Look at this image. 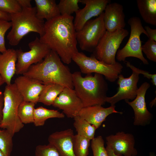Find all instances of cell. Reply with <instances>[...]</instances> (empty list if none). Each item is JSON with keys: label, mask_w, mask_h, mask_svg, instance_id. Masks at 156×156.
<instances>
[{"label": "cell", "mask_w": 156, "mask_h": 156, "mask_svg": "<svg viewBox=\"0 0 156 156\" xmlns=\"http://www.w3.org/2000/svg\"><path fill=\"white\" fill-rule=\"evenodd\" d=\"M74 17L60 15L44 23L40 41L55 51L64 63L69 64L78 51Z\"/></svg>", "instance_id": "obj_1"}, {"label": "cell", "mask_w": 156, "mask_h": 156, "mask_svg": "<svg viewBox=\"0 0 156 156\" xmlns=\"http://www.w3.org/2000/svg\"><path fill=\"white\" fill-rule=\"evenodd\" d=\"M58 55L51 50L42 61L31 65L23 75L36 79L44 84L54 83L73 89L72 73Z\"/></svg>", "instance_id": "obj_2"}, {"label": "cell", "mask_w": 156, "mask_h": 156, "mask_svg": "<svg viewBox=\"0 0 156 156\" xmlns=\"http://www.w3.org/2000/svg\"><path fill=\"white\" fill-rule=\"evenodd\" d=\"M72 78L74 90L83 107L105 104L108 88L103 75L89 74L83 77L81 72L76 71Z\"/></svg>", "instance_id": "obj_3"}, {"label": "cell", "mask_w": 156, "mask_h": 156, "mask_svg": "<svg viewBox=\"0 0 156 156\" xmlns=\"http://www.w3.org/2000/svg\"><path fill=\"white\" fill-rule=\"evenodd\" d=\"M22 8L20 12L10 14L12 28L7 38L11 46L17 45L23 38L30 32L37 33L40 37L44 33V20L36 17L35 7Z\"/></svg>", "instance_id": "obj_4"}, {"label": "cell", "mask_w": 156, "mask_h": 156, "mask_svg": "<svg viewBox=\"0 0 156 156\" xmlns=\"http://www.w3.org/2000/svg\"><path fill=\"white\" fill-rule=\"evenodd\" d=\"M3 94V117L0 128L6 129L14 135L24 126L18 114L19 106L23 101V98L14 83L6 85Z\"/></svg>", "instance_id": "obj_5"}, {"label": "cell", "mask_w": 156, "mask_h": 156, "mask_svg": "<svg viewBox=\"0 0 156 156\" xmlns=\"http://www.w3.org/2000/svg\"><path fill=\"white\" fill-rule=\"evenodd\" d=\"M72 60L79 67L81 73L86 74L93 73L100 74L111 82L118 79L123 68L119 62L108 64L99 60L92 55L89 57L79 52L74 56Z\"/></svg>", "instance_id": "obj_6"}, {"label": "cell", "mask_w": 156, "mask_h": 156, "mask_svg": "<svg viewBox=\"0 0 156 156\" xmlns=\"http://www.w3.org/2000/svg\"><path fill=\"white\" fill-rule=\"evenodd\" d=\"M126 29L113 32L106 30L92 55L97 60L108 64H115L116 56L120 44L129 35Z\"/></svg>", "instance_id": "obj_7"}, {"label": "cell", "mask_w": 156, "mask_h": 156, "mask_svg": "<svg viewBox=\"0 0 156 156\" xmlns=\"http://www.w3.org/2000/svg\"><path fill=\"white\" fill-rule=\"evenodd\" d=\"M128 23L131 28L130 37L125 46L118 50L116 59L119 61L124 62L127 57H135L140 59L144 64L148 65L149 63L143 56L142 51L140 36L144 34L147 37L148 36L141 20L139 17L133 16L128 20Z\"/></svg>", "instance_id": "obj_8"}, {"label": "cell", "mask_w": 156, "mask_h": 156, "mask_svg": "<svg viewBox=\"0 0 156 156\" xmlns=\"http://www.w3.org/2000/svg\"><path fill=\"white\" fill-rule=\"evenodd\" d=\"M104 12L95 18L87 21L76 31V38L83 51L93 52L106 31L103 20Z\"/></svg>", "instance_id": "obj_9"}, {"label": "cell", "mask_w": 156, "mask_h": 156, "mask_svg": "<svg viewBox=\"0 0 156 156\" xmlns=\"http://www.w3.org/2000/svg\"><path fill=\"white\" fill-rule=\"evenodd\" d=\"M28 46L30 50L24 52L21 49L16 50L17 62L16 74L17 75H23L31 65L42 61L51 50L49 47L42 42L37 37L29 42Z\"/></svg>", "instance_id": "obj_10"}, {"label": "cell", "mask_w": 156, "mask_h": 156, "mask_svg": "<svg viewBox=\"0 0 156 156\" xmlns=\"http://www.w3.org/2000/svg\"><path fill=\"white\" fill-rule=\"evenodd\" d=\"M131 75L125 78L121 74L118 76L117 83L118 85L116 93L111 97H107L106 102L110 104L111 106L115 105L120 101H125L134 99L137 95L138 89L137 83L139 79L140 74L133 70Z\"/></svg>", "instance_id": "obj_11"}, {"label": "cell", "mask_w": 156, "mask_h": 156, "mask_svg": "<svg viewBox=\"0 0 156 156\" xmlns=\"http://www.w3.org/2000/svg\"><path fill=\"white\" fill-rule=\"evenodd\" d=\"M150 86L149 83L144 82L138 88L134 100L125 101L133 110L134 125L145 126L149 124L152 120L153 115L147 109L145 100L146 91Z\"/></svg>", "instance_id": "obj_12"}, {"label": "cell", "mask_w": 156, "mask_h": 156, "mask_svg": "<svg viewBox=\"0 0 156 156\" xmlns=\"http://www.w3.org/2000/svg\"><path fill=\"white\" fill-rule=\"evenodd\" d=\"M52 105L62 110L68 118H74L83 107V104L73 89L64 87Z\"/></svg>", "instance_id": "obj_13"}, {"label": "cell", "mask_w": 156, "mask_h": 156, "mask_svg": "<svg viewBox=\"0 0 156 156\" xmlns=\"http://www.w3.org/2000/svg\"><path fill=\"white\" fill-rule=\"evenodd\" d=\"M110 2L109 0H80V3L85 6L75 12L73 23L76 31L80 30L92 18L98 17L104 12Z\"/></svg>", "instance_id": "obj_14"}, {"label": "cell", "mask_w": 156, "mask_h": 156, "mask_svg": "<svg viewBox=\"0 0 156 156\" xmlns=\"http://www.w3.org/2000/svg\"><path fill=\"white\" fill-rule=\"evenodd\" d=\"M107 146L114 153L123 156H136L138 152L135 147V140L130 133L119 131L106 137Z\"/></svg>", "instance_id": "obj_15"}, {"label": "cell", "mask_w": 156, "mask_h": 156, "mask_svg": "<svg viewBox=\"0 0 156 156\" xmlns=\"http://www.w3.org/2000/svg\"><path fill=\"white\" fill-rule=\"evenodd\" d=\"M14 83L23 101L32 102L36 104L38 102L39 96L44 86L42 82L23 75L16 77Z\"/></svg>", "instance_id": "obj_16"}, {"label": "cell", "mask_w": 156, "mask_h": 156, "mask_svg": "<svg viewBox=\"0 0 156 156\" xmlns=\"http://www.w3.org/2000/svg\"><path fill=\"white\" fill-rule=\"evenodd\" d=\"M74 135L71 129L55 132L49 135V144L55 148L60 156H76L73 146Z\"/></svg>", "instance_id": "obj_17"}, {"label": "cell", "mask_w": 156, "mask_h": 156, "mask_svg": "<svg viewBox=\"0 0 156 156\" xmlns=\"http://www.w3.org/2000/svg\"><path fill=\"white\" fill-rule=\"evenodd\" d=\"M104 12L103 20L106 31L113 32L124 29L125 15L123 5L118 3H109Z\"/></svg>", "instance_id": "obj_18"}, {"label": "cell", "mask_w": 156, "mask_h": 156, "mask_svg": "<svg viewBox=\"0 0 156 156\" xmlns=\"http://www.w3.org/2000/svg\"><path fill=\"white\" fill-rule=\"evenodd\" d=\"M115 107V105L110 106L105 108L102 105H96L83 107L78 115L97 129L109 115L113 113L122 114V112L116 111Z\"/></svg>", "instance_id": "obj_19"}, {"label": "cell", "mask_w": 156, "mask_h": 156, "mask_svg": "<svg viewBox=\"0 0 156 156\" xmlns=\"http://www.w3.org/2000/svg\"><path fill=\"white\" fill-rule=\"evenodd\" d=\"M17 60L16 50L9 49L0 54V76L7 85L11 83V80L16 74Z\"/></svg>", "instance_id": "obj_20"}, {"label": "cell", "mask_w": 156, "mask_h": 156, "mask_svg": "<svg viewBox=\"0 0 156 156\" xmlns=\"http://www.w3.org/2000/svg\"><path fill=\"white\" fill-rule=\"evenodd\" d=\"M36 15L39 19L47 21L61 15L55 0H35Z\"/></svg>", "instance_id": "obj_21"}, {"label": "cell", "mask_w": 156, "mask_h": 156, "mask_svg": "<svg viewBox=\"0 0 156 156\" xmlns=\"http://www.w3.org/2000/svg\"><path fill=\"white\" fill-rule=\"evenodd\" d=\"M139 12L144 22L156 25V0H137Z\"/></svg>", "instance_id": "obj_22"}, {"label": "cell", "mask_w": 156, "mask_h": 156, "mask_svg": "<svg viewBox=\"0 0 156 156\" xmlns=\"http://www.w3.org/2000/svg\"><path fill=\"white\" fill-rule=\"evenodd\" d=\"M44 85L39 96L38 102L47 106L52 105L64 87L54 83H49Z\"/></svg>", "instance_id": "obj_23"}, {"label": "cell", "mask_w": 156, "mask_h": 156, "mask_svg": "<svg viewBox=\"0 0 156 156\" xmlns=\"http://www.w3.org/2000/svg\"><path fill=\"white\" fill-rule=\"evenodd\" d=\"M64 117L65 115L63 113L57 110L40 107L34 109L33 123L36 127L42 126L48 119L53 118H62Z\"/></svg>", "instance_id": "obj_24"}, {"label": "cell", "mask_w": 156, "mask_h": 156, "mask_svg": "<svg viewBox=\"0 0 156 156\" xmlns=\"http://www.w3.org/2000/svg\"><path fill=\"white\" fill-rule=\"evenodd\" d=\"M73 126L77 134L91 140L94 137L96 128L85 119L77 115L74 118Z\"/></svg>", "instance_id": "obj_25"}, {"label": "cell", "mask_w": 156, "mask_h": 156, "mask_svg": "<svg viewBox=\"0 0 156 156\" xmlns=\"http://www.w3.org/2000/svg\"><path fill=\"white\" fill-rule=\"evenodd\" d=\"M35 104L33 102L24 101L20 104L18 109V115L24 124L33 123Z\"/></svg>", "instance_id": "obj_26"}, {"label": "cell", "mask_w": 156, "mask_h": 156, "mask_svg": "<svg viewBox=\"0 0 156 156\" xmlns=\"http://www.w3.org/2000/svg\"><path fill=\"white\" fill-rule=\"evenodd\" d=\"M90 140L79 135H74L73 138V146L76 156H88Z\"/></svg>", "instance_id": "obj_27"}, {"label": "cell", "mask_w": 156, "mask_h": 156, "mask_svg": "<svg viewBox=\"0 0 156 156\" xmlns=\"http://www.w3.org/2000/svg\"><path fill=\"white\" fill-rule=\"evenodd\" d=\"M13 136L6 129H0V150L5 156H10L13 149Z\"/></svg>", "instance_id": "obj_28"}, {"label": "cell", "mask_w": 156, "mask_h": 156, "mask_svg": "<svg viewBox=\"0 0 156 156\" xmlns=\"http://www.w3.org/2000/svg\"><path fill=\"white\" fill-rule=\"evenodd\" d=\"M80 0H60L57 4L61 15L71 16L79 9Z\"/></svg>", "instance_id": "obj_29"}, {"label": "cell", "mask_w": 156, "mask_h": 156, "mask_svg": "<svg viewBox=\"0 0 156 156\" xmlns=\"http://www.w3.org/2000/svg\"><path fill=\"white\" fill-rule=\"evenodd\" d=\"M17 0H0V10L10 14L17 13L22 10Z\"/></svg>", "instance_id": "obj_30"}, {"label": "cell", "mask_w": 156, "mask_h": 156, "mask_svg": "<svg viewBox=\"0 0 156 156\" xmlns=\"http://www.w3.org/2000/svg\"><path fill=\"white\" fill-rule=\"evenodd\" d=\"M91 146L93 156H107L105 142L102 137L99 135L91 140Z\"/></svg>", "instance_id": "obj_31"}, {"label": "cell", "mask_w": 156, "mask_h": 156, "mask_svg": "<svg viewBox=\"0 0 156 156\" xmlns=\"http://www.w3.org/2000/svg\"><path fill=\"white\" fill-rule=\"evenodd\" d=\"M141 49L148 59L156 62V42L148 39L144 44L142 45Z\"/></svg>", "instance_id": "obj_32"}, {"label": "cell", "mask_w": 156, "mask_h": 156, "mask_svg": "<svg viewBox=\"0 0 156 156\" xmlns=\"http://www.w3.org/2000/svg\"><path fill=\"white\" fill-rule=\"evenodd\" d=\"M35 156H60L55 148L49 144L37 146L35 151Z\"/></svg>", "instance_id": "obj_33"}, {"label": "cell", "mask_w": 156, "mask_h": 156, "mask_svg": "<svg viewBox=\"0 0 156 156\" xmlns=\"http://www.w3.org/2000/svg\"><path fill=\"white\" fill-rule=\"evenodd\" d=\"M11 27V22L0 19V52L1 53L7 50L5 46V36L7 31Z\"/></svg>", "instance_id": "obj_34"}, {"label": "cell", "mask_w": 156, "mask_h": 156, "mask_svg": "<svg viewBox=\"0 0 156 156\" xmlns=\"http://www.w3.org/2000/svg\"><path fill=\"white\" fill-rule=\"evenodd\" d=\"M125 64L127 67L130 68L132 70L135 71L138 73L140 74H142L144 75V77L148 79H151V82L155 86H156V74H151L147 71H145L138 68L133 65L130 62L125 61Z\"/></svg>", "instance_id": "obj_35"}, {"label": "cell", "mask_w": 156, "mask_h": 156, "mask_svg": "<svg viewBox=\"0 0 156 156\" xmlns=\"http://www.w3.org/2000/svg\"><path fill=\"white\" fill-rule=\"evenodd\" d=\"M147 35L148 39L156 42V29H152L148 26H146L144 28Z\"/></svg>", "instance_id": "obj_36"}, {"label": "cell", "mask_w": 156, "mask_h": 156, "mask_svg": "<svg viewBox=\"0 0 156 156\" xmlns=\"http://www.w3.org/2000/svg\"><path fill=\"white\" fill-rule=\"evenodd\" d=\"M4 104V98L3 93L0 89V125L3 119Z\"/></svg>", "instance_id": "obj_37"}, {"label": "cell", "mask_w": 156, "mask_h": 156, "mask_svg": "<svg viewBox=\"0 0 156 156\" xmlns=\"http://www.w3.org/2000/svg\"><path fill=\"white\" fill-rule=\"evenodd\" d=\"M17 1L22 8L32 7L30 0H17Z\"/></svg>", "instance_id": "obj_38"}, {"label": "cell", "mask_w": 156, "mask_h": 156, "mask_svg": "<svg viewBox=\"0 0 156 156\" xmlns=\"http://www.w3.org/2000/svg\"><path fill=\"white\" fill-rule=\"evenodd\" d=\"M0 19L8 21H11L10 14L0 10Z\"/></svg>", "instance_id": "obj_39"}, {"label": "cell", "mask_w": 156, "mask_h": 156, "mask_svg": "<svg viewBox=\"0 0 156 156\" xmlns=\"http://www.w3.org/2000/svg\"><path fill=\"white\" fill-rule=\"evenodd\" d=\"M107 153V156H123L115 154L112 149L108 146L105 148Z\"/></svg>", "instance_id": "obj_40"}, {"label": "cell", "mask_w": 156, "mask_h": 156, "mask_svg": "<svg viewBox=\"0 0 156 156\" xmlns=\"http://www.w3.org/2000/svg\"><path fill=\"white\" fill-rule=\"evenodd\" d=\"M150 106L151 107H153L154 105H156V98L155 99L153 100L150 103Z\"/></svg>", "instance_id": "obj_41"}, {"label": "cell", "mask_w": 156, "mask_h": 156, "mask_svg": "<svg viewBox=\"0 0 156 156\" xmlns=\"http://www.w3.org/2000/svg\"><path fill=\"white\" fill-rule=\"evenodd\" d=\"M5 83L3 79L0 76V86Z\"/></svg>", "instance_id": "obj_42"}, {"label": "cell", "mask_w": 156, "mask_h": 156, "mask_svg": "<svg viewBox=\"0 0 156 156\" xmlns=\"http://www.w3.org/2000/svg\"><path fill=\"white\" fill-rule=\"evenodd\" d=\"M0 156H5L2 151L0 150Z\"/></svg>", "instance_id": "obj_43"}, {"label": "cell", "mask_w": 156, "mask_h": 156, "mask_svg": "<svg viewBox=\"0 0 156 156\" xmlns=\"http://www.w3.org/2000/svg\"><path fill=\"white\" fill-rule=\"evenodd\" d=\"M149 156H155V155L153 153H150Z\"/></svg>", "instance_id": "obj_44"}]
</instances>
